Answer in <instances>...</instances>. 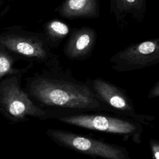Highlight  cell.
I'll list each match as a JSON object with an SVG mask.
<instances>
[{
  "label": "cell",
  "instance_id": "cell-14",
  "mask_svg": "<svg viewBox=\"0 0 159 159\" xmlns=\"http://www.w3.org/2000/svg\"><path fill=\"white\" fill-rule=\"evenodd\" d=\"M159 96V81L156 82L155 85L150 89L148 95L149 99L155 98Z\"/></svg>",
  "mask_w": 159,
  "mask_h": 159
},
{
  "label": "cell",
  "instance_id": "cell-7",
  "mask_svg": "<svg viewBox=\"0 0 159 159\" xmlns=\"http://www.w3.org/2000/svg\"><path fill=\"white\" fill-rule=\"evenodd\" d=\"M109 61L118 72H127L150 67L159 63V38L132 43L113 55Z\"/></svg>",
  "mask_w": 159,
  "mask_h": 159
},
{
  "label": "cell",
  "instance_id": "cell-11",
  "mask_svg": "<svg viewBox=\"0 0 159 159\" xmlns=\"http://www.w3.org/2000/svg\"><path fill=\"white\" fill-rule=\"evenodd\" d=\"M42 29V32L50 47L53 50L60 45L72 30L70 26L58 19H52L46 22L43 24Z\"/></svg>",
  "mask_w": 159,
  "mask_h": 159
},
{
  "label": "cell",
  "instance_id": "cell-8",
  "mask_svg": "<svg viewBox=\"0 0 159 159\" xmlns=\"http://www.w3.org/2000/svg\"><path fill=\"white\" fill-rule=\"evenodd\" d=\"M96 40L97 33L90 27L73 29L63 48V54L71 60H86L91 55Z\"/></svg>",
  "mask_w": 159,
  "mask_h": 159
},
{
  "label": "cell",
  "instance_id": "cell-5",
  "mask_svg": "<svg viewBox=\"0 0 159 159\" xmlns=\"http://www.w3.org/2000/svg\"><path fill=\"white\" fill-rule=\"evenodd\" d=\"M45 134L58 145L93 157L131 159L125 147L103 140L58 129H48Z\"/></svg>",
  "mask_w": 159,
  "mask_h": 159
},
{
  "label": "cell",
  "instance_id": "cell-1",
  "mask_svg": "<svg viewBox=\"0 0 159 159\" xmlns=\"http://www.w3.org/2000/svg\"><path fill=\"white\" fill-rule=\"evenodd\" d=\"M24 90L43 109H61L109 113L85 82L64 67L58 55L25 79Z\"/></svg>",
  "mask_w": 159,
  "mask_h": 159
},
{
  "label": "cell",
  "instance_id": "cell-10",
  "mask_svg": "<svg viewBox=\"0 0 159 159\" xmlns=\"http://www.w3.org/2000/svg\"><path fill=\"white\" fill-rule=\"evenodd\" d=\"M55 11L70 20L95 19L100 16V6L98 0H65Z\"/></svg>",
  "mask_w": 159,
  "mask_h": 159
},
{
  "label": "cell",
  "instance_id": "cell-4",
  "mask_svg": "<svg viewBox=\"0 0 159 159\" xmlns=\"http://www.w3.org/2000/svg\"><path fill=\"white\" fill-rule=\"evenodd\" d=\"M0 44L19 60L42 65L58 55L48 45L42 32L20 25H12L0 31Z\"/></svg>",
  "mask_w": 159,
  "mask_h": 159
},
{
  "label": "cell",
  "instance_id": "cell-9",
  "mask_svg": "<svg viewBox=\"0 0 159 159\" xmlns=\"http://www.w3.org/2000/svg\"><path fill=\"white\" fill-rule=\"evenodd\" d=\"M147 9L146 0H110V12L118 26L124 27L129 20L142 22Z\"/></svg>",
  "mask_w": 159,
  "mask_h": 159
},
{
  "label": "cell",
  "instance_id": "cell-12",
  "mask_svg": "<svg viewBox=\"0 0 159 159\" xmlns=\"http://www.w3.org/2000/svg\"><path fill=\"white\" fill-rule=\"evenodd\" d=\"M19 60L14 54L8 51L0 44V80L7 75L23 72L27 73L34 64L29 63L27 66L22 68H16L14 65Z\"/></svg>",
  "mask_w": 159,
  "mask_h": 159
},
{
  "label": "cell",
  "instance_id": "cell-6",
  "mask_svg": "<svg viewBox=\"0 0 159 159\" xmlns=\"http://www.w3.org/2000/svg\"><path fill=\"white\" fill-rule=\"evenodd\" d=\"M85 83L96 97L108 109L109 113L148 125L154 120L150 116L136 112L133 101L125 91L117 85L101 78H87Z\"/></svg>",
  "mask_w": 159,
  "mask_h": 159
},
{
  "label": "cell",
  "instance_id": "cell-13",
  "mask_svg": "<svg viewBox=\"0 0 159 159\" xmlns=\"http://www.w3.org/2000/svg\"><path fill=\"white\" fill-rule=\"evenodd\" d=\"M153 159H159V143L157 140L151 139L150 142Z\"/></svg>",
  "mask_w": 159,
  "mask_h": 159
},
{
  "label": "cell",
  "instance_id": "cell-3",
  "mask_svg": "<svg viewBox=\"0 0 159 159\" xmlns=\"http://www.w3.org/2000/svg\"><path fill=\"white\" fill-rule=\"evenodd\" d=\"M24 73L6 76L0 80V114L12 124L30 118L47 120V111L37 106L22 86Z\"/></svg>",
  "mask_w": 159,
  "mask_h": 159
},
{
  "label": "cell",
  "instance_id": "cell-2",
  "mask_svg": "<svg viewBox=\"0 0 159 159\" xmlns=\"http://www.w3.org/2000/svg\"><path fill=\"white\" fill-rule=\"evenodd\" d=\"M47 119L96 131L122 136L133 142H142L143 124L140 122L105 112H88L61 109H45Z\"/></svg>",
  "mask_w": 159,
  "mask_h": 159
}]
</instances>
